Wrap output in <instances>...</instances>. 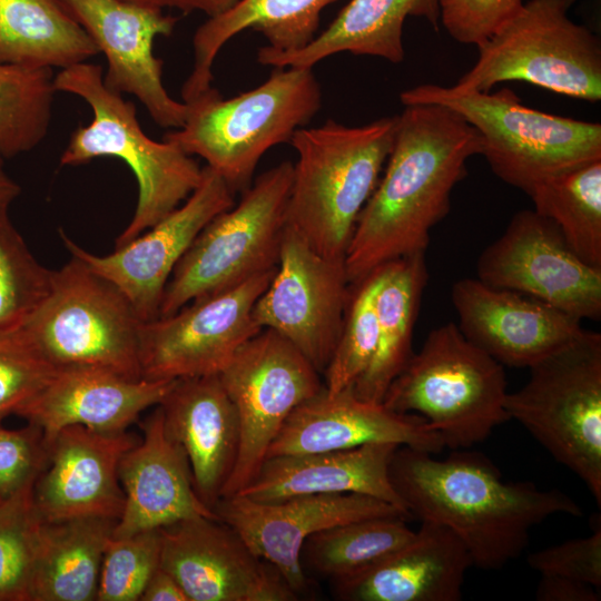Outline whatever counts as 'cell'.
<instances>
[{
    "mask_svg": "<svg viewBox=\"0 0 601 601\" xmlns=\"http://www.w3.org/2000/svg\"><path fill=\"white\" fill-rule=\"evenodd\" d=\"M482 154L477 130L439 105H408L397 116L383 177L364 205L345 255L351 285L377 267L425 253L431 229L450 211L451 193Z\"/></svg>",
    "mask_w": 601,
    "mask_h": 601,
    "instance_id": "obj_1",
    "label": "cell"
},
{
    "mask_svg": "<svg viewBox=\"0 0 601 601\" xmlns=\"http://www.w3.org/2000/svg\"><path fill=\"white\" fill-rule=\"evenodd\" d=\"M398 446L388 475L411 516L451 530L472 565L500 570L519 558L530 531L554 514L581 516L580 505L558 490L532 482H505L483 454L454 450L446 459Z\"/></svg>",
    "mask_w": 601,
    "mask_h": 601,
    "instance_id": "obj_2",
    "label": "cell"
},
{
    "mask_svg": "<svg viewBox=\"0 0 601 601\" xmlns=\"http://www.w3.org/2000/svg\"><path fill=\"white\" fill-rule=\"evenodd\" d=\"M397 116L359 127L329 119L297 129L286 226L319 255L344 260L357 218L392 150Z\"/></svg>",
    "mask_w": 601,
    "mask_h": 601,
    "instance_id": "obj_3",
    "label": "cell"
},
{
    "mask_svg": "<svg viewBox=\"0 0 601 601\" xmlns=\"http://www.w3.org/2000/svg\"><path fill=\"white\" fill-rule=\"evenodd\" d=\"M53 86L56 91L80 97L92 111L91 121L71 134L60 164L79 166L98 157H115L136 177L135 214L115 247L152 227L198 187L203 167L174 144L148 137L140 127L135 104L105 85L101 66L85 61L60 69Z\"/></svg>",
    "mask_w": 601,
    "mask_h": 601,
    "instance_id": "obj_4",
    "label": "cell"
},
{
    "mask_svg": "<svg viewBox=\"0 0 601 601\" xmlns=\"http://www.w3.org/2000/svg\"><path fill=\"white\" fill-rule=\"evenodd\" d=\"M188 105L183 127L162 140L199 156L234 193L249 187L264 154L289 142L322 107L321 86L312 68H274L258 87L224 99L211 87Z\"/></svg>",
    "mask_w": 601,
    "mask_h": 601,
    "instance_id": "obj_5",
    "label": "cell"
},
{
    "mask_svg": "<svg viewBox=\"0 0 601 601\" xmlns=\"http://www.w3.org/2000/svg\"><path fill=\"white\" fill-rule=\"evenodd\" d=\"M401 102L439 105L462 116L482 138V156L504 183L529 194L539 181L601 159V125L529 108L510 88L495 92L424 83Z\"/></svg>",
    "mask_w": 601,
    "mask_h": 601,
    "instance_id": "obj_6",
    "label": "cell"
},
{
    "mask_svg": "<svg viewBox=\"0 0 601 601\" xmlns=\"http://www.w3.org/2000/svg\"><path fill=\"white\" fill-rule=\"evenodd\" d=\"M504 366L475 346L457 324L432 329L394 378L383 404L425 418L444 447L469 449L509 421Z\"/></svg>",
    "mask_w": 601,
    "mask_h": 601,
    "instance_id": "obj_7",
    "label": "cell"
},
{
    "mask_svg": "<svg viewBox=\"0 0 601 601\" xmlns=\"http://www.w3.org/2000/svg\"><path fill=\"white\" fill-rule=\"evenodd\" d=\"M504 407L601 506V334L584 329L530 367Z\"/></svg>",
    "mask_w": 601,
    "mask_h": 601,
    "instance_id": "obj_8",
    "label": "cell"
},
{
    "mask_svg": "<svg viewBox=\"0 0 601 601\" xmlns=\"http://www.w3.org/2000/svg\"><path fill=\"white\" fill-rule=\"evenodd\" d=\"M142 323L114 284L71 255L19 331L58 371L97 367L140 380Z\"/></svg>",
    "mask_w": 601,
    "mask_h": 601,
    "instance_id": "obj_9",
    "label": "cell"
},
{
    "mask_svg": "<svg viewBox=\"0 0 601 601\" xmlns=\"http://www.w3.org/2000/svg\"><path fill=\"white\" fill-rule=\"evenodd\" d=\"M292 180L290 161L272 167L200 230L167 283L159 316L277 267Z\"/></svg>",
    "mask_w": 601,
    "mask_h": 601,
    "instance_id": "obj_10",
    "label": "cell"
},
{
    "mask_svg": "<svg viewBox=\"0 0 601 601\" xmlns=\"http://www.w3.org/2000/svg\"><path fill=\"white\" fill-rule=\"evenodd\" d=\"M563 0H529L477 46L474 66L456 87L476 91L525 81L559 95L601 99V43L568 17Z\"/></svg>",
    "mask_w": 601,
    "mask_h": 601,
    "instance_id": "obj_11",
    "label": "cell"
},
{
    "mask_svg": "<svg viewBox=\"0 0 601 601\" xmlns=\"http://www.w3.org/2000/svg\"><path fill=\"white\" fill-rule=\"evenodd\" d=\"M218 377L239 426L236 463L221 494L227 497L253 481L287 417L324 384L308 359L270 328L246 341Z\"/></svg>",
    "mask_w": 601,
    "mask_h": 601,
    "instance_id": "obj_12",
    "label": "cell"
},
{
    "mask_svg": "<svg viewBox=\"0 0 601 601\" xmlns=\"http://www.w3.org/2000/svg\"><path fill=\"white\" fill-rule=\"evenodd\" d=\"M276 268L142 323L141 377L174 381L218 375L238 348L262 329L253 319V307Z\"/></svg>",
    "mask_w": 601,
    "mask_h": 601,
    "instance_id": "obj_13",
    "label": "cell"
},
{
    "mask_svg": "<svg viewBox=\"0 0 601 601\" xmlns=\"http://www.w3.org/2000/svg\"><path fill=\"white\" fill-rule=\"evenodd\" d=\"M352 285L345 262L315 252L285 226L275 274L253 319L289 341L323 374L336 347Z\"/></svg>",
    "mask_w": 601,
    "mask_h": 601,
    "instance_id": "obj_14",
    "label": "cell"
},
{
    "mask_svg": "<svg viewBox=\"0 0 601 601\" xmlns=\"http://www.w3.org/2000/svg\"><path fill=\"white\" fill-rule=\"evenodd\" d=\"M477 279L542 300L582 321L601 318V268L580 259L558 227L534 209L518 211L480 255Z\"/></svg>",
    "mask_w": 601,
    "mask_h": 601,
    "instance_id": "obj_15",
    "label": "cell"
},
{
    "mask_svg": "<svg viewBox=\"0 0 601 601\" xmlns=\"http://www.w3.org/2000/svg\"><path fill=\"white\" fill-rule=\"evenodd\" d=\"M234 191L209 166L201 180L175 210L127 244L108 255L89 253L60 236L70 255L114 284L146 323L159 317L167 283L200 230L219 213L234 206Z\"/></svg>",
    "mask_w": 601,
    "mask_h": 601,
    "instance_id": "obj_16",
    "label": "cell"
},
{
    "mask_svg": "<svg viewBox=\"0 0 601 601\" xmlns=\"http://www.w3.org/2000/svg\"><path fill=\"white\" fill-rule=\"evenodd\" d=\"M262 559L273 564L298 595L309 589L300 551L311 535L344 523L411 514L380 499L357 494H306L276 501L243 495L221 497L214 509Z\"/></svg>",
    "mask_w": 601,
    "mask_h": 601,
    "instance_id": "obj_17",
    "label": "cell"
},
{
    "mask_svg": "<svg viewBox=\"0 0 601 601\" xmlns=\"http://www.w3.org/2000/svg\"><path fill=\"white\" fill-rule=\"evenodd\" d=\"M160 566L189 601H295L280 572L218 519L196 516L160 529Z\"/></svg>",
    "mask_w": 601,
    "mask_h": 601,
    "instance_id": "obj_18",
    "label": "cell"
},
{
    "mask_svg": "<svg viewBox=\"0 0 601 601\" xmlns=\"http://www.w3.org/2000/svg\"><path fill=\"white\" fill-rule=\"evenodd\" d=\"M107 59L105 85L135 96L152 120L167 129L184 126L188 105L171 98L162 82V60L154 55L158 36L178 21L164 10L121 0H61Z\"/></svg>",
    "mask_w": 601,
    "mask_h": 601,
    "instance_id": "obj_19",
    "label": "cell"
},
{
    "mask_svg": "<svg viewBox=\"0 0 601 601\" xmlns=\"http://www.w3.org/2000/svg\"><path fill=\"white\" fill-rule=\"evenodd\" d=\"M138 442L127 431L105 433L81 425L60 430L45 444L47 464L33 485V501L41 520L118 521L125 505L119 463Z\"/></svg>",
    "mask_w": 601,
    "mask_h": 601,
    "instance_id": "obj_20",
    "label": "cell"
},
{
    "mask_svg": "<svg viewBox=\"0 0 601 601\" xmlns=\"http://www.w3.org/2000/svg\"><path fill=\"white\" fill-rule=\"evenodd\" d=\"M451 298L465 338L503 366L530 367L584 332L566 313L477 278L456 280Z\"/></svg>",
    "mask_w": 601,
    "mask_h": 601,
    "instance_id": "obj_21",
    "label": "cell"
},
{
    "mask_svg": "<svg viewBox=\"0 0 601 601\" xmlns=\"http://www.w3.org/2000/svg\"><path fill=\"white\" fill-rule=\"evenodd\" d=\"M371 443H394L432 454L444 449L441 436L424 417L363 401L353 387L329 394L323 386L290 413L267 457L347 450Z\"/></svg>",
    "mask_w": 601,
    "mask_h": 601,
    "instance_id": "obj_22",
    "label": "cell"
},
{
    "mask_svg": "<svg viewBox=\"0 0 601 601\" xmlns=\"http://www.w3.org/2000/svg\"><path fill=\"white\" fill-rule=\"evenodd\" d=\"M142 437L119 463L125 505L114 539L205 516L218 519L198 497L183 447L165 430L159 405L140 423Z\"/></svg>",
    "mask_w": 601,
    "mask_h": 601,
    "instance_id": "obj_23",
    "label": "cell"
},
{
    "mask_svg": "<svg viewBox=\"0 0 601 601\" xmlns=\"http://www.w3.org/2000/svg\"><path fill=\"white\" fill-rule=\"evenodd\" d=\"M175 381L132 380L97 367L63 368L18 415L41 431L43 444L71 425L119 433L159 405Z\"/></svg>",
    "mask_w": 601,
    "mask_h": 601,
    "instance_id": "obj_24",
    "label": "cell"
},
{
    "mask_svg": "<svg viewBox=\"0 0 601 601\" xmlns=\"http://www.w3.org/2000/svg\"><path fill=\"white\" fill-rule=\"evenodd\" d=\"M414 538L376 563L334 580L343 601H459L471 558L446 526L421 521Z\"/></svg>",
    "mask_w": 601,
    "mask_h": 601,
    "instance_id": "obj_25",
    "label": "cell"
},
{
    "mask_svg": "<svg viewBox=\"0 0 601 601\" xmlns=\"http://www.w3.org/2000/svg\"><path fill=\"white\" fill-rule=\"evenodd\" d=\"M159 407L168 436L187 455L198 497L214 511L238 453L233 402L218 375H208L176 380Z\"/></svg>",
    "mask_w": 601,
    "mask_h": 601,
    "instance_id": "obj_26",
    "label": "cell"
},
{
    "mask_svg": "<svg viewBox=\"0 0 601 601\" xmlns=\"http://www.w3.org/2000/svg\"><path fill=\"white\" fill-rule=\"evenodd\" d=\"M398 446L371 443L347 450L270 456L236 494L255 501H276L306 494L357 493L408 512L388 475Z\"/></svg>",
    "mask_w": 601,
    "mask_h": 601,
    "instance_id": "obj_27",
    "label": "cell"
},
{
    "mask_svg": "<svg viewBox=\"0 0 601 601\" xmlns=\"http://www.w3.org/2000/svg\"><path fill=\"white\" fill-rule=\"evenodd\" d=\"M407 17L424 18L440 30L441 0H351L305 48L279 52L257 50V61L273 68H313L339 52L373 56L398 63L404 59L403 26Z\"/></svg>",
    "mask_w": 601,
    "mask_h": 601,
    "instance_id": "obj_28",
    "label": "cell"
},
{
    "mask_svg": "<svg viewBox=\"0 0 601 601\" xmlns=\"http://www.w3.org/2000/svg\"><path fill=\"white\" fill-rule=\"evenodd\" d=\"M336 0H239L221 14L208 18L194 37V66L181 88L184 102L210 89L214 61L233 37L250 29L279 52L305 48L317 36L323 9Z\"/></svg>",
    "mask_w": 601,
    "mask_h": 601,
    "instance_id": "obj_29",
    "label": "cell"
},
{
    "mask_svg": "<svg viewBox=\"0 0 601 601\" xmlns=\"http://www.w3.org/2000/svg\"><path fill=\"white\" fill-rule=\"evenodd\" d=\"M117 521L80 518L42 522L29 601H92L105 549Z\"/></svg>",
    "mask_w": 601,
    "mask_h": 601,
    "instance_id": "obj_30",
    "label": "cell"
},
{
    "mask_svg": "<svg viewBox=\"0 0 601 601\" xmlns=\"http://www.w3.org/2000/svg\"><path fill=\"white\" fill-rule=\"evenodd\" d=\"M428 273L425 253H415L386 264L375 299L377 345L374 356L353 386L367 402L382 403L387 388L411 358L414 325Z\"/></svg>",
    "mask_w": 601,
    "mask_h": 601,
    "instance_id": "obj_31",
    "label": "cell"
},
{
    "mask_svg": "<svg viewBox=\"0 0 601 601\" xmlns=\"http://www.w3.org/2000/svg\"><path fill=\"white\" fill-rule=\"evenodd\" d=\"M97 53L61 0H0V62L65 69Z\"/></svg>",
    "mask_w": 601,
    "mask_h": 601,
    "instance_id": "obj_32",
    "label": "cell"
},
{
    "mask_svg": "<svg viewBox=\"0 0 601 601\" xmlns=\"http://www.w3.org/2000/svg\"><path fill=\"white\" fill-rule=\"evenodd\" d=\"M528 195L575 255L601 268V159L550 176Z\"/></svg>",
    "mask_w": 601,
    "mask_h": 601,
    "instance_id": "obj_33",
    "label": "cell"
},
{
    "mask_svg": "<svg viewBox=\"0 0 601 601\" xmlns=\"http://www.w3.org/2000/svg\"><path fill=\"white\" fill-rule=\"evenodd\" d=\"M415 531L400 516L353 521L317 532L300 551L302 566L332 581L354 574L407 544Z\"/></svg>",
    "mask_w": 601,
    "mask_h": 601,
    "instance_id": "obj_34",
    "label": "cell"
},
{
    "mask_svg": "<svg viewBox=\"0 0 601 601\" xmlns=\"http://www.w3.org/2000/svg\"><path fill=\"white\" fill-rule=\"evenodd\" d=\"M52 69L0 62V154L12 158L47 136L55 98Z\"/></svg>",
    "mask_w": 601,
    "mask_h": 601,
    "instance_id": "obj_35",
    "label": "cell"
},
{
    "mask_svg": "<svg viewBox=\"0 0 601 601\" xmlns=\"http://www.w3.org/2000/svg\"><path fill=\"white\" fill-rule=\"evenodd\" d=\"M385 269L386 264L352 285L342 331L323 373L329 394L353 387L374 356L378 335L375 299Z\"/></svg>",
    "mask_w": 601,
    "mask_h": 601,
    "instance_id": "obj_36",
    "label": "cell"
},
{
    "mask_svg": "<svg viewBox=\"0 0 601 601\" xmlns=\"http://www.w3.org/2000/svg\"><path fill=\"white\" fill-rule=\"evenodd\" d=\"M52 273L32 255L0 208V335L18 331L47 297Z\"/></svg>",
    "mask_w": 601,
    "mask_h": 601,
    "instance_id": "obj_37",
    "label": "cell"
},
{
    "mask_svg": "<svg viewBox=\"0 0 601 601\" xmlns=\"http://www.w3.org/2000/svg\"><path fill=\"white\" fill-rule=\"evenodd\" d=\"M36 479L0 502V601H29L43 522L33 501Z\"/></svg>",
    "mask_w": 601,
    "mask_h": 601,
    "instance_id": "obj_38",
    "label": "cell"
},
{
    "mask_svg": "<svg viewBox=\"0 0 601 601\" xmlns=\"http://www.w3.org/2000/svg\"><path fill=\"white\" fill-rule=\"evenodd\" d=\"M160 529L111 538L100 568L97 601H137L160 566Z\"/></svg>",
    "mask_w": 601,
    "mask_h": 601,
    "instance_id": "obj_39",
    "label": "cell"
},
{
    "mask_svg": "<svg viewBox=\"0 0 601 601\" xmlns=\"http://www.w3.org/2000/svg\"><path fill=\"white\" fill-rule=\"evenodd\" d=\"M57 372L19 329L0 335V423L10 414L18 415Z\"/></svg>",
    "mask_w": 601,
    "mask_h": 601,
    "instance_id": "obj_40",
    "label": "cell"
},
{
    "mask_svg": "<svg viewBox=\"0 0 601 601\" xmlns=\"http://www.w3.org/2000/svg\"><path fill=\"white\" fill-rule=\"evenodd\" d=\"M526 561L541 575L569 578L601 589L600 523L591 535L532 552Z\"/></svg>",
    "mask_w": 601,
    "mask_h": 601,
    "instance_id": "obj_41",
    "label": "cell"
},
{
    "mask_svg": "<svg viewBox=\"0 0 601 601\" xmlns=\"http://www.w3.org/2000/svg\"><path fill=\"white\" fill-rule=\"evenodd\" d=\"M522 4V0H441V23L457 42L477 47Z\"/></svg>",
    "mask_w": 601,
    "mask_h": 601,
    "instance_id": "obj_42",
    "label": "cell"
},
{
    "mask_svg": "<svg viewBox=\"0 0 601 601\" xmlns=\"http://www.w3.org/2000/svg\"><path fill=\"white\" fill-rule=\"evenodd\" d=\"M47 464V450L41 431L28 424L9 430L0 425V494L4 499L32 477Z\"/></svg>",
    "mask_w": 601,
    "mask_h": 601,
    "instance_id": "obj_43",
    "label": "cell"
},
{
    "mask_svg": "<svg viewBox=\"0 0 601 601\" xmlns=\"http://www.w3.org/2000/svg\"><path fill=\"white\" fill-rule=\"evenodd\" d=\"M538 601H599L600 589L578 580L541 575L535 590Z\"/></svg>",
    "mask_w": 601,
    "mask_h": 601,
    "instance_id": "obj_44",
    "label": "cell"
},
{
    "mask_svg": "<svg viewBox=\"0 0 601 601\" xmlns=\"http://www.w3.org/2000/svg\"><path fill=\"white\" fill-rule=\"evenodd\" d=\"M140 7L164 10L173 8L184 13L199 11L208 18L224 13L239 0H121Z\"/></svg>",
    "mask_w": 601,
    "mask_h": 601,
    "instance_id": "obj_45",
    "label": "cell"
},
{
    "mask_svg": "<svg viewBox=\"0 0 601 601\" xmlns=\"http://www.w3.org/2000/svg\"><path fill=\"white\" fill-rule=\"evenodd\" d=\"M140 601H189L177 580L159 566L149 579Z\"/></svg>",
    "mask_w": 601,
    "mask_h": 601,
    "instance_id": "obj_46",
    "label": "cell"
},
{
    "mask_svg": "<svg viewBox=\"0 0 601 601\" xmlns=\"http://www.w3.org/2000/svg\"><path fill=\"white\" fill-rule=\"evenodd\" d=\"M3 159L0 154V208H8L19 196L21 188L6 171Z\"/></svg>",
    "mask_w": 601,
    "mask_h": 601,
    "instance_id": "obj_47",
    "label": "cell"
},
{
    "mask_svg": "<svg viewBox=\"0 0 601 601\" xmlns=\"http://www.w3.org/2000/svg\"><path fill=\"white\" fill-rule=\"evenodd\" d=\"M563 1L565 3V7L568 9H570V7H572L575 3L577 0H563Z\"/></svg>",
    "mask_w": 601,
    "mask_h": 601,
    "instance_id": "obj_48",
    "label": "cell"
},
{
    "mask_svg": "<svg viewBox=\"0 0 601 601\" xmlns=\"http://www.w3.org/2000/svg\"><path fill=\"white\" fill-rule=\"evenodd\" d=\"M2 499H3V497H2L1 494H0V502L2 501Z\"/></svg>",
    "mask_w": 601,
    "mask_h": 601,
    "instance_id": "obj_49",
    "label": "cell"
}]
</instances>
